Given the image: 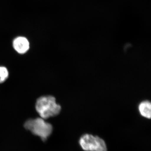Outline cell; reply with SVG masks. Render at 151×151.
Wrapping results in <instances>:
<instances>
[{
	"mask_svg": "<svg viewBox=\"0 0 151 151\" xmlns=\"http://www.w3.org/2000/svg\"><path fill=\"white\" fill-rule=\"evenodd\" d=\"M36 111L44 119L57 116L61 111V106L56 103L53 96H43L39 97L35 104Z\"/></svg>",
	"mask_w": 151,
	"mask_h": 151,
	"instance_id": "cell-1",
	"label": "cell"
},
{
	"mask_svg": "<svg viewBox=\"0 0 151 151\" xmlns=\"http://www.w3.org/2000/svg\"><path fill=\"white\" fill-rule=\"evenodd\" d=\"M24 127L33 134L40 137L42 140H46L52 133V127L42 118L29 119L26 122Z\"/></svg>",
	"mask_w": 151,
	"mask_h": 151,
	"instance_id": "cell-2",
	"label": "cell"
},
{
	"mask_svg": "<svg viewBox=\"0 0 151 151\" xmlns=\"http://www.w3.org/2000/svg\"><path fill=\"white\" fill-rule=\"evenodd\" d=\"M79 144L84 151H107L105 141L97 136L85 134L80 138Z\"/></svg>",
	"mask_w": 151,
	"mask_h": 151,
	"instance_id": "cell-3",
	"label": "cell"
},
{
	"mask_svg": "<svg viewBox=\"0 0 151 151\" xmlns=\"http://www.w3.org/2000/svg\"><path fill=\"white\" fill-rule=\"evenodd\" d=\"M13 47L15 50L19 54H24L29 50V43L25 37H17L13 42Z\"/></svg>",
	"mask_w": 151,
	"mask_h": 151,
	"instance_id": "cell-4",
	"label": "cell"
},
{
	"mask_svg": "<svg viewBox=\"0 0 151 151\" xmlns=\"http://www.w3.org/2000/svg\"><path fill=\"white\" fill-rule=\"evenodd\" d=\"M139 113L143 117L150 119L151 116V104L149 101L142 102L139 106Z\"/></svg>",
	"mask_w": 151,
	"mask_h": 151,
	"instance_id": "cell-5",
	"label": "cell"
},
{
	"mask_svg": "<svg viewBox=\"0 0 151 151\" xmlns=\"http://www.w3.org/2000/svg\"><path fill=\"white\" fill-rule=\"evenodd\" d=\"M9 76L7 68L4 66H0V84L4 82Z\"/></svg>",
	"mask_w": 151,
	"mask_h": 151,
	"instance_id": "cell-6",
	"label": "cell"
}]
</instances>
